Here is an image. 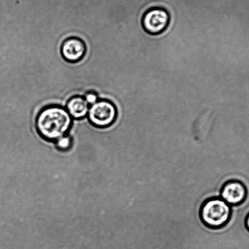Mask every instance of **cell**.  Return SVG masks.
I'll use <instances>...</instances> for the list:
<instances>
[{"mask_svg":"<svg viewBox=\"0 0 249 249\" xmlns=\"http://www.w3.org/2000/svg\"><path fill=\"white\" fill-rule=\"evenodd\" d=\"M72 118L63 106L50 105L38 112L36 126L38 134L47 141L56 142L71 129Z\"/></svg>","mask_w":249,"mask_h":249,"instance_id":"1","label":"cell"},{"mask_svg":"<svg viewBox=\"0 0 249 249\" xmlns=\"http://www.w3.org/2000/svg\"><path fill=\"white\" fill-rule=\"evenodd\" d=\"M232 209L220 197L209 198L202 203L199 210L200 220L204 226L213 230L224 228L231 221Z\"/></svg>","mask_w":249,"mask_h":249,"instance_id":"2","label":"cell"},{"mask_svg":"<svg viewBox=\"0 0 249 249\" xmlns=\"http://www.w3.org/2000/svg\"><path fill=\"white\" fill-rule=\"evenodd\" d=\"M118 109L115 104L110 100L100 99L90 106L88 115L89 122L98 128L111 126L117 120Z\"/></svg>","mask_w":249,"mask_h":249,"instance_id":"3","label":"cell"},{"mask_svg":"<svg viewBox=\"0 0 249 249\" xmlns=\"http://www.w3.org/2000/svg\"><path fill=\"white\" fill-rule=\"evenodd\" d=\"M171 17L165 9L151 8L142 14L141 23L145 32L152 36L161 35L170 25Z\"/></svg>","mask_w":249,"mask_h":249,"instance_id":"4","label":"cell"},{"mask_svg":"<svg viewBox=\"0 0 249 249\" xmlns=\"http://www.w3.org/2000/svg\"><path fill=\"white\" fill-rule=\"evenodd\" d=\"M248 196V189L244 183L238 180L227 181L220 191V197L231 206H237L245 201Z\"/></svg>","mask_w":249,"mask_h":249,"instance_id":"5","label":"cell"},{"mask_svg":"<svg viewBox=\"0 0 249 249\" xmlns=\"http://www.w3.org/2000/svg\"><path fill=\"white\" fill-rule=\"evenodd\" d=\"M87 53V46L82 38L71 37L62 43L60 53L63 59L70 64H77L84 59Z\"/></svg>","mask_w":249,"mask_h":249,"instance_id":"6","label":"cell"},{"mask_svg":"<svg viewBox=\"0 0 249 249\" xmlns=\"http://www.w3.org/2000/svg\"><path fill=\"white\" fill-rule=\"evenodd\" d=\"M90 106L87 103L84 96L76 95L72 96L66 103L65 108L72 119L81 120L88 115Z\"/></svg>","mask_w":249,"mask_h":249,"instance_id":"7","label":"cell"},{"mask_svg":"<svg viewBox=\"0 0 249 249\" xmlns=\"http://www.w3.org/2000/svg\"><path fill=\"white\" fill-rule=\"evenodd\" d=\"M57 148L61 151H67L71 148L72 146L71 138L68 135L60 138L55 142Z\"/></svg>","mask_w":249,"mask_h":249,"instance_id":"8","label":"cell"},{"mask_svg":"<svg viewBox=\"0 0 249 249\" xmlns=\"http://www.w3.org/2000/svg\"><path fill=\"white\" fill-rule=\"evenodd\" d=\"M84 98L90 106L94 105L100 100L98 93L96 91H87Z\"/></svg>","mask_w":249,"mask_h":249,"instance_id":"9","label":"cell"},{"mask_svg":"<svg viewBox=\"0 0 249 249\" xmlns=\"http://www.w3.org/2000/svg\"><path fill=\"white\" fill-rule=\"evenodd\" d=\"M245 225L247 229L249 231V214L247 216L245 220Z\"/></svg>","mask_w":249,"mask_h":249,"instance_id":"10","label":"cell"}]
</instances>
